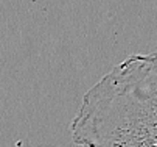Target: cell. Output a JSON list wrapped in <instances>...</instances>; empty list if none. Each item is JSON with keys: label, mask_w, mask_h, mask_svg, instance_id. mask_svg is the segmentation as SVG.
Returning <instances> with one entry per match:
<instances>
[{"label": "cell", "mask_w": 157, "mask_h": 147, "mask_svg": "<svg viewBox=\"0 0 157 147\" xmlns=\"http://www.w3.org/2000/svg\"><path fill=\"white\" fill-rule=\"evenodd\" d=\"M70 130L82 147H157V50L128 56L89 89Z\"/></svg>", "instance_id": "obj_1"}]
</instances>
